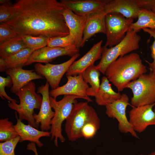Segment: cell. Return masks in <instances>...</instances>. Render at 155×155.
<instances>
[{
  "instance_id": "obj_1",
  "label": "cell",
  "mask_w": 155,
  "mask_h": 155,
  "mask_svg": "<svg viewBox=\"0 0 155 155\" xmlns=\"http://www.w3.org/2000/svg\"><path fill=\"white\" fill-rule=\"evenodd\" d=\"M65 9L56 0H17L12 6V18L5 23L20 36H64L69 34Z\"/></svg>"
},
{
  "instance_id": "obj_2",
  "label": "cell",
  "mask_w": 155,
  "mask_h": 155,
  "mask_svg": "<svg viewBox=\"0 0 155 155\" xmlns=\"http://www.w3.org/2000/svg\"><path fill=\"white\" fill-rule=\"evenodd\" d=\"M147 71L139 55L131 53L119 57L111 63L104 74L119 92L126 88L130 82Z\"/></svg>"
},
{
  "instance_id": "obj_3",
  "label": "cell",
  "mask_w": 155,
  "mask_h": 155,
  "mask_svg": "<svg viewBox=\"0 0 155 155\" xmlns=\"http://www.w3.org/2000/svg\"><path fill=\"white\" fill-rule=\"evenodd\" d=\"M16 94L20 100V104L9 102L8 106L16 111L21 121L26 120L28 124L36 129L34 117V110L40 109L42 97L36 92V85L32 81L21 88Z\"/></svg>"
},
{
  "instance_id": "obj_4",
  "label": "cell",
  "mask_w": 155,
  "mask_h": 155,
  "mask_svg": "<svg viewBox=\"0 0 155 155\" xmlns=\"http://www.w3.org/2000/svg\"><path fill=\"white\" fill-rule=\"evenodd\" d=\"M135 30L129 29L124 39L117 45L110 48L102 47L101 58L96 66L97 69L104 74L110 65L119 57H122L139 48L141 39L140 36Z\"/></svg>"
},
{
  "instance_id": "obj_5",
  "label": "cell",
  "mask_w": 155,
  "mask_h": 155,
  "mask_svg": "<svg viewBox=\"0 0 155 155\" xmlns=\"http://www.w3.org/2000/svg\"><path fill=\"white\" fill-rule=\"evenodd\" d=\"M78 98L83 99L76 96L64 95L62 99L57 101L56 99L50 96L51 106L55 112L51 125V140H54L55 145L57 147L58 146L59 140L62 143L65 141V138L62 134V124L70 115Z\"/></svg>"
},
{
  "instance_id": "obj_6",
  "label": "cell",
  "mask_w": 155,
  "mask_h": 155,
  "mask_svg": "<svg viewBox=\"0 0 155 155\" xmlns=\"http://www.w3.org/2000/svg\"><path fill=\"white\" fill-rule=\"evenodd\" d=\"M126 88L132 91V107L155 103V74L150 72L143 74L129 83Z\"/></svg>"
},
{
  "instance_id": "obj_7",
  "label": "cell",
  "mask_w": 155,
  "mask_h": 155,
  "mask_svg": "<svg viewBox=\"0 0 155 155\" xmlns=\"http://www.w3.org/2000/svg\"><path fill=\"white\" fill-rule=\"evenodd\" d=\"M88 102L76 101L73 110L66 120L65 131L69 141H76L82 137V129L87 122L96 113Z\"/></svg>"
},
{
  "instance_id": "obj_8",
  "label": "cell",
  "mask_w": 155,
  "mask_h": 155,
  "mask_svg": "<svg viewBox=\"0 0 155 155\" xmlns=\"http://www.w3.org/2000/svg\"><path fill=\"white\" fill-rule=\"evenodd\" d=\"M155 5V0H110L101 11L104 15L117 13L129 19L137 18L142 9L151 10Z\"/></svg>"
},
{
  "instance_id": "obj_9",
  "label": "cell",
  "mask_w": 155,
  "mask_h": 155,
  "mask_svg": "<svg viewBox=\"0 0 155 155\" xmlns=\"http://www.w3.org/2000/svg\"><path fill=\"white\" fill-rule=\"evenodd\" d=\"M133 20L127 18L119 13H113L106 15V40L104 46L110 48L121 42L130 29Z\"/></svg>"
},
{
  "instance_id": "obj_10",
  "label": "cell",
  "mask_w": 155,
  "mask_h": 155,
  "mask_svg": "<svg viewBox=\"0 0 155 155\" xmlns=\"http://www.w3.org/2000/svg\"><path fill=\"white\" fill-rule=\"evenodd\" d=\"M128 105L132 106L129 103V98L126 94H123L119 99L105 106V113L108 117L117 121L118 129L121 132L129 133L133 137L139 139L126 116V108Z\"/></svg>"
},
{
  "instance_id": "obj_11",
  "label": "cell",
  "mask_w": 155,
  "mask_h": 155,
  "mask_svg": "<svg viewBox=\"0 0 155 155\" xmlns=\"http://www.w3.org/2000/svg\"><path fill=\"white\" fill-rule=\"evenodd\" d=\"M80 55L78 53L67 61L59 64L37 63L34 66L35 71L46 79L52 90L56 89L59 87L63 76Z\"/></svg>"
},
{
  "instance_id": "obj_12",
  "label": "cell",
  "mask_w": 155,
  "mask_h": 155,
  "mask_svg": "<svg viewBox=\"0 0 155 155\" xmlns=\"http://www.w3.org/2000/svg\"><path fill=\"white\" fill-rule=\"evenodd\" d=\"M66 77L67 80L66 83L56 89L52 90L49 92L51 96L56 99L61 95H73L81 97L88 102L92 101L87 94L86 91L89 87L84 81L82 74Z\"/></svg>"
},
{
  "instance_id": "obj_13",
  "label": "cell",
  "mask_w": 155,
  "mask_h": 155,
  "mask_svg": "<svg viewBox=\"0 0 155 155\" xmlns=\"http://www.w3.org/2000/svg\"><path fill=\"white\" fill-rule=\"evenodd\" d=\"M155 103L132 107L129 121L135 132L141 133L148 126L155 125V112L153 109Z\"/></svg>"
},
{
  "instance_id": "obj_14",
  "label": "cell",
  "mask_w": 155,
  "mask_h": 155,
  "mask_svg": "<svg viewBox=\"0 0 155 155\" xmlns=\"http://www.w3.org/2000/svg\"><path fill=\"white\" fill-rule=\"evenodd\" d=\"M49 86L46 82L45 85L39 86L38 88L37 93L41 94L42 101L38 113L34 115L36 124L38 127L40 124V129L43 131H48L51 129L52 120L55 114L54 111L52 110L50 101Z\"/></svg>"
},
{
  "instance_id": "obj_15",
  "label": "cell",
  "mask_w": 155,
  "mask_h": 155,
  "mask_svg": "<svg viewBox=\"0 0 155 155\" xmlns=\"http://www.w3.org/2000/svg\"><path fill=\"white\" fill-rule=\"evenodd\" d=\"M77 48H65L47 46L34 51L29 57L24 66L35 62L49 63L57 58L63 56L71 57L79 53Z\"/></svg>"
},
{
  "instance_id": "obj_16",
  "label": "cell",
  "mask_w": 155,
  "mask_h": 155,
  "mask_svg": "<svg viewBox=\"0 0 155 155\" xmlns=\"http://www.w3.org/2000/svg\"><path fill=\"white\" fill-rule=\"evenodd\" d=\"M110 0H61L60 3L65 8L80 16H87L101 11Z\"/></svg>"
},
{
  "instance_id": "obj_17",
  "label": "cell",
  "mask_w": 155,
  "mask_h": 155,
  "mask_svg": "<svg viewBox=\"0 0 155 155\" xmlns=\"http://www.w3.org/2000/svg\"><path fill=\"white\" fill-rule=\"evenodd\" d=\"M103 41L94 44L90 49L82 57L74 62L66 73V76H75L82 74L89 67L101 59Z\"/></svg>"
},
{
  "instance_id": "obj_18",
  "label": "cell",
  "mask_w": 155,
  "mask_h": 155,
  "mask_svg": "<svg viewBox=\"0 0 155 155\" xmlns=\"http://www.w3.org/2000/svg\"><path fill=\"white\" fill-rule=\"evenodd\" d=\"M63 16L69 34L73 38L76 47L79 49L82 47L83 32L88 16L78 15L65 8Z\"/></svg>"
},
{
  "instance_id": "obj_19",
  "label": "cell",
  "mask_w": 155,
  "mask_h": 155,
  "mask_svg": "<svg viewBox=\"0 0 155 155\" xmlns=\"http://www.w3.org/2000/svg\"><path fill=\"white\" fill-rule=\"evenodd\" d=\"M5 72L10 77L12 82L13 85L10 91L15 94L32 80L44 78L38 74L35 70H25L22 68H16L7 69Z\"/></svg>"
},
{
  "instance_id": "obj_20",
  "label": "cell",
  "mask_w": 155,
  "mask_h": 155,
  "mask_svg": "<svg viewBox=\"0 0 155 155\" xmlns=\"http://www.w3.org/2000/svg\"><path fill=\"white\" fill-rule=\"evenodd\" d=\"M15 115L17 122L14 127L20 137L19 142L28 141L35 143L39 147H42L43 144L40 141V139L43 137L50 136V131L39 130L29 124L26 125L18 118L16 113Z\"/></svg>"
},
{
  "instance_id": "obj_21",
  "label": "cell",
  "mask_w": 155,
  "mask_h": 155,
  "mask_svg": "<svg viewBox=\"0 0 155 155\" xmlns=\"http://www.w3.org/2000/svg\"><path fill=\"white\" fill-rule=\"evenodd\" d=\"M101 11L88 16L84 31L82 47L88 40L95 34L99 33L105 34V15Z\"/></svg>"
},
{
  "instance_id": "obj_22",
  "label": "cell",
  "mask_w": 155,
  "mask_h": 155,
  "mask_svg": "<svg viewBox=\"0 0 155 155\" xmlns=\"http://www.w3.org/2000/svg\"><path fill=\"white\" fill-rule=\"evenodd\" d=\"M121 94L113 90L109 81L105 76L101 79L99 88L95 96V101L99 106H105L119 99Z\"/></svg>"
},
{
  "instance_id": "obj_23",
  "label": "cell",
  "mask_w": 155,
  "mask_h": 155,
  "mask_svg": "<svg viewBox=\"0 0 155 155\" xmlns=\"http://www.w3.org/2000/svg\"><path fill=\"white\" fill-rule=\"evenodd\" d=\"M82 74L84 81L91 86L87 90V94L89 96L95 97L100 84L99 79L100 72L94 64L88 67Z\"/></svg>"
},
{
  "instance_id": "obj_24",
  "label": "cell",
  "mask_w": 155,
  "mask_h": 155,
  "mask_svg": "<svg viewBox=\"0 0 155 155\" xmlns=\"http://www.w3.org/2000/svg\"><path fill=\"white\" fill-rule=\"evenodd\" d=\"M27 47L21 36H19L0 44V58L4 59Z\"/></svg>"
},
{
  "instance_id": "obj_25",
  "label": "cell",
  "mask_w": 155,
  "mask_h": 155,
  "mask_svg": "<svg viewBox=\"0 0 155 155\" xmlns=\"http://www.w3.org/2000/svg\"><path fill=\"white\" fill-rule=\"evenodd\" d=\"M137 18V20L131 25L130 29L138 32L144 28L155 29V13L151 10L142 9Z\"/></svg>"
},
{
  "instance_id": "obj_26",
  "label": "cell",
  "mask_w": 155,
  "mask_h": 155,
  "mask_svg": "<svg viewBox=\"0 0 155 155\" xmlns=\"http://www.w3.org/2000/svg\"><path fill=\"white\" fill-rule=\"evenodd\" d=\"M34 51L27 47L16 54L4 59L6 70L16 68H22Z\"/></svg>"
},
{
  "instance_id": "obj_27",
  "label": "cell",
  "mask_w": 155,
  "mask_h": 155,
  "mask_svg": "<svg viewBox=\"0 0 155 155\" xmlns=\"http://www.w3.org/2000/svg\"><path fill=\"white\" fill-rule=\"evenodd\" d=\"M19 136L13 123L8 118L0 120V141L3 142Z\"/></svg>"
},
{
  "instance_id": "obj_28",
  "label": "cell",
  "mask_w": 155,
  "mask_h": 155,
  "mask_svg": "<svg viewBox=\"0 0 155 155\" xmlns=\"http://www.w3.org/2000/svg\"><path fill=\"white\" fill-rule=\"evenodd\" d=\"M100 126V119L96 112L83 127L81 131L82 137L86 139L92 138L95 135Z\"/></svg>"
},
{
  "instance_id": "obj_29",
  "label": "cell",
  "mask_w": 155,
  "mask_h": 155,
  "mask_svg": "<svg viewBox=\"0 0 155 155\" xmlns=\"http://www.w3.org/2000/svg\"><path fill=\"white\" fill-rule=\"evenodd\" d=\"M47 46L65 48H77L73 38L69 34L64 36L49 38Z\"/></svg>"
},
{
  "instance_id": "obj_30",
  "label": "cell",
  "mask_w": 155,
  "mask_h": 155,
  "mask_svg": "<svg viewBox=\"0 0 155 155\" xmlns=\"http://www.w3.org/2000/svg\"><path fill=\"white\" fill-rule=\"evenodd\" d=\"M27 47L34 51L47 46L49 38L42 36H34L30 35L20 36Z\"/></svg>"
},
{
  "instance_id": "obj_31",
  "label": "cell",
  "mask_w": 155,
  "mask_h": 155,
  "mask_svg": "<svg viewBox=\"0 0 155 155\" xmlns=\"http://www.w3.org/2000/svg\"><path fill=\"white\" fill-rule=\"evenodd\" d=\"M20 140L18 137L11 140L0 143V155H15V150Z\"/></svg>"
},
{
  "instance_id": "obj_32",
  "label": "cell",
  "mask_w": 155,
  "mask_h": 155,
  "mask_svg": "<svg viewBox=\"0 0 155 155\" xmlns=\"http://www.w3.org/2000/svg\"><path fill=\"white\" fill-rule=\"evenodd\" d=\"M19 35L5 23L0 24V44Z\"/></svg>"
},
{
  "instance_id": "obj_33",
  "label": "cell",
  "mask_w": 155,
  "mask_h": 155,
  "mask_svg": "<svg viewBox=\"0 0 155 155\" xmlns=\"http://www.w3.org/2000/svg\"><path fill=\"white\" fill-rule=\"evenodd\" d=\"M13 83L10 77L8 76L5 78L1 76H0V96L3 99H6L9 102L12 103H17V101L15 99L12 98L9 96L5 91V88L12 87Z\"/></svg>"
},
{
  "instance_id": "obj_34",
  "label": "cell",
  "mask_w": 155,
  "mask_h": 155,
  "mask_svg": "<svg viewBox=\"0 0 155 155\" xmlns=\"http://www.w3.org/2000/svg\"><path fill=\"white\" fill-rule=\"evenodd\" d=\"M12 5L11 1L9 0H7L4 3L0 4V23H6L12 18L13 16L11 10Z\"/></svg>"
},
{
  "instance_id": "obj_35",
  "label": "cell",
  "mask_w": 155,
  "mask_h": 155,
  "mask_svg": "<svg viewBox=\"0 0 155 155\" xmlns=\"http://www.w3.org/2000/svg\"><path fill=\"white\" fill-rule=\"evenodd\" d=\"M143 31L149 34L150 36V38L153 37L154 40L150 47L151 51V56L153 60L152 63H150L146 61L149 67L150 72L155 74V29L145 28L142 29Z\"/></svg>"
},
{
  "instance_id": "obj_36",
  "label": "cell",
  "mask_w": 155,
  "mask_h": 155,
  "mask_svg": "<svg viewBox=\"0 0 155 155\" xmlns=\"http://www.w3.org/2000/svg\"><path fill=\"white\" fill-rule=\"evenodd\" d=\"M27 149L28 150L33 151L35 154V155H38L35 144L33 142L29 143L27 145Z\"/></svg>"
},
{
  "instance_id": "obj_37",
  "label": "cell",
  "mask_w": 155,
  "mask_h": 155,
  "mask_svg": "<svg viewBox=\"0 0 155 155\" xmlns=\"http://www.w3.org/2000/svg\"><path fill=\"white\" fill-rule=\"evenodd\" d=\"M6 67L4 59L2 58H0V71L1 72L5 71Z\"/></svg>"
},
{
  "instance_id": "obj_38",
  "label": "cell",
  "mask_w": 155,
  "mask_h": 155,
  "mask_svg": "<svg viewBox=\"0 0 155 155\" xmlns=\"http://www.w3.org/2000/svg\"><path fill=\"white\" fill-rule=\"evenodd\" d=\"M140 155H145L143 154H141ZM147 155H155V150L152 152Z\"/></svg>"
},
{
  "instance_id": "obj_39",
  "label": "cell",
  "mask_w": 155,
  "mask_h": 155,
  "mask_svg": "<svg viewBox=\"0 0 155 155\" xmlns=\"http://www.w3.org/2000/svg\"><path fill=\"white\" fill-rule=\"evenodd\" d=\"M151 10L155 13V5L153 6L151 8Z\"/></svg>"
},
{
  "instance_id": "obj_40",
  "label": "cell",
  "mask_w": 155,
  "mask_h": 155,
  "mask_svg": "<svg viewBox=\"0 0 155 155\" xmlns=\"http://www.w3.org/2000/svg\"><path fill=\"white\" fill-rule=\"evenodd\" d=\"M154 111L155 112V107L153 109Z\"/></svg>"
}]
</instances>
